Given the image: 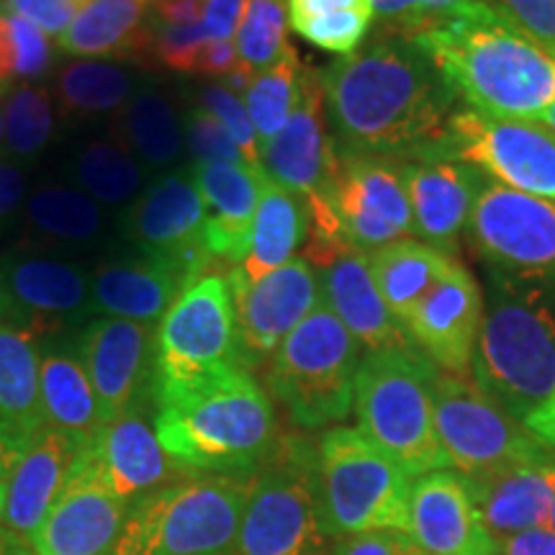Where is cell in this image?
<instances>
[{"instance_id": "6da1fadb", "label": "cell", "mask_w": 555, "mask_h": 555, "mask_svg": "<svg viewBox=\"0 0 555 555\" xmlns=\"http://www.w3.org/2000/svg\"><path fill=\"white\" fill-rule=\"evenodd\" d=\"M337 152L404 159L446 152L455 93L404 37L378 34L319 73Z\"/></svg>"}, {"instance_id": "7a4b0ae2", "label": "cell", "mask_w": 555, "mask_h": 555, "mask_svg": "<svg viewBox=\"0 0 555 555\" xmlns=\"http://www.w3.org/2000/svg\"><path fill=\"white\" fill-rule=\"evenodd\" d=\"M455 99L494 119L540 121L555 103V57L481 0L416 31Z\"/></svg>"}, {"instance_id": "3957f363", "label": "cell", "mask_w": 555, "mask_h": 555, "mask_svg": "<svg viewBox=\"0 0 555 555\" xmlns=\"http://www.w3.org/2000/svg\"><path fill=\"white\" fill-rule=\"evenodd\" d=\"M159 446L185 476L253 474L275 446V412L247 367L234 365L152 397Z\"/></svg>"}, {"instance_id": "277c9868", "label": "cell", "mask_w": 555, "mask_h": 555, "mask_svg": "<svg viewBox=\"0 0 555 555\" xmlns=\"http://www.w3.org/2000/svg\"><path fill=\"white\" fill-rule=\"evenodd\" d=\"M476 386L522 422L555 388V278L491 270L474 352Z\"/></svg>"}, {"instance_id": "5b68a950", "label": "cell", "mask_w": 555, "mask_h": 555, "mask_svg": "<svg viewBox=\"0 0 555 555\" xmlns=\"http://www.w3.org/2000/svg\"><path fill=\"white\" fill-rule=\"evenodd\" d=\"M435 376L409 345L367 352L358 367V429L412 478L450 468L435 427Z\"/></svg>"}, {"instance_id": "8992f818", "label": "cell", "mask_w": 555, "mask_h": 555, "mask_svg": "<svg viewBox=\"0 0 555 555\" xmlns=\"http://www.w3.org/2000/svg\"><path fill=\"white\" fill-rule=\"evenodd\" d=\"M319 489L317 448L304 437H278L247 478L237 543L232 555H335Z\"/></svg>"}, {"instance_id": "52a82bcc", "label": "cell", "mask_w": 555, "mask_h": 555, "mask_svg": "<svg viewBox=\"0 0 555 555\" xmlns=\"http://www.w3.org/2000/svg\"><path fill=\"white\" fill-rule=\"evenodd\" d=\"M247 478L183 476L129 506L108 555H232Z\"/></svg>"}, {"instance_id": "ba28073f", "label": "cell", "mask_w": 555, "mask_h": 555, "mask_svg": "<svg viewBox=\"0 0 555 555\" xmlns=\"http://www.w3.org/2000/svg\"><path fill=\"white\" fill-rule=\"evenodd\" d=\"M358 339L327 304H319L270 360L268 386L301 429L343 422L356 406Z\"/></svg>"}, {"instance_id": "9c48e42d", "label": "cell", "mask_w": 555, "mask_h": 555, "mask_svg": "<svg viewBox=\"0 0 555 555\" xmlns=\"http://www.w3.org/2000/svg\"><path fill=\"white\" fill-rule=\"evenodd\" d=\"M324 515L337 540L363 532H404L414 481L360 429L335 427L317 446Z\"/></svg>"}, {"instance_id": "30bf717a", "label": "cell", "mask_w": 555, "mask_h": 555, "mask_svg": "<svg viewBox=\"0 0 555 555\" xmlns=\"http://www.w3.org/2000/svg\"><path fill=\"white\" fill-rule=\"evenodd\" d=\"M435 427L448 466L470 483L555 461L553 450L486 397L476 380L442 371L435 376Z\"/></svg>"}, {"instance_id": "8fae6325", "label": "cell", "mask_w": 555, "mask_h": 555, "mask_svg": "<svg viewBox=\"0 0 555 555\" xmlns=\"http://www.w3.org/2000/svg\"><path fill=\"white\" fill-rule=\"evenodd\" d=\"M242 365L229 278L208 273L176 298L155 327L152 393L178 391Z\"/></svg>"}, {"instance_id": "7c38bea8", "label": "cell", "mask_w": 555, "mask_h": 555, "mask_svg": "<svg viewBox=\"0 0 555 555\" xmlns=\"http://www.w3.org/2000/svg\"><path fill=\"white\" fill-rule=\"evenodd\" d=\"M442 150L506 189L555 204V134L543 124L461 108L450 116Z\"/></svg>"}, {"instance_id": "4fadbf2b", "label": "cell", "mask_w": 555, "mask_h": 555, "mask_svg": "<svg viewBox=\"0 0 555 555\" xmlns=\"http://www.w3.org/2000/svg\"><path fill=\"white\" fill-rule=\"evenodd\" d=\"M478 258L496 273L555 278V204L483 180L468 221Z\"/></svg>"}, {"instance_id": "5bb4252c", "label": "cell", "mask_w": 555, "mask_h": 555, "mask_svg": "<svg viewBox=\"0 0 555 555\" xmlns=\"http://www.w3.org/2000/svg\"><path fill=\"white\" fill-rule=\"evenodd\" d=\"M332 214L345 245L365 255L414 234L412 206L397 159L337 152Z\"/></svg>"}, {"instance_id": "9a60e30c", "label": "cell", "mask_w": 555, "mask_h": 555, "mask_svg": "<svg viewBox=\"0 0 555 555\" xmlns=\"http://www.w3.org/2000/svg\"><path fill=\"white\" fill-rule=\"evenodd\" d=\"M229 291L242 367L262 365L273 358L283 339L322 301L317 268L307 258L288 260L255 283L232 270Z\"/></svg>"}, {"instance_id": "2e32d148", "label": "cell", "mask_w": 555, "mask_h": 555, "mask_svg": "<svg viewBox=\"0 0 555 555\" xmlns=\"http://www.w3.org/2000/svg\"><path fill=\"white\" fill-rule=\"evenodd\" d=\"M129 504L111 489L93 450L82 446L50 515L31 532L34 555H108Z\"/></svg>"}, {"instance_id": "e0dca14e", "label": "cell", "mask_w": 555, "mask_h": 555, "mask_svg": "<svg viewBox=\"0 0 555 555\" xmlns=\"http://www.w3.org/2000/svg\"><path fill=\"white\" fill-rule=\"evenodd\" d=\"M152 324L119 317H99L82 330L80 360L99 401L101 427L142 409L152 393Z\"/></svg>"}, {"instance_id": "ac0fdd59", "label": "cell", "mask_w": 555, "mask_h": 555, "mask_svg": "<svg viewBox=\"0 0 555 555\" xmlns=\"http://www.w3.org/2000/svg\"><path fill=\"white\" fill-rule=\"evenodd\" d=\"M481 322V288L474 275L455 262L450 273L422 298L420 307L401 322V330L437 371L470 378Z\"/></svg>"}, {"instance_id": "d6986e66", "label": "cell", "mask_w": 555, "mask_h": 555, "mask_svg": "<svg viewBox=\"0 0 555 555\" xmlns=\"http://www.w3.org/2000/svg\"><path fill=\"white\" fill-rule=\"evenodd\" d=\"M409 538L422 555H502V543L483 522L474 483L450 470L414 481Z\"/></svg>"}, {"instance_id": "ffe728a7", "label": "cell", "mask_w": 555, "mask_h": 555, "mask_svg": "<svg viewBox=\"0 0 555 555\" xmlns=\"http://www.w3.org/2000/svg\"><path fill=\"white\" fill-rule=\"evenodd\" d=\"M204 201L193 178L157 180L129 214V234L144 255L178 262L196 278L208 275L217 260L204 240Z\"/></svg>"}, {"instance_id": "44dd1931", "label": "cell", "mask_w": 555, "mask_h": 555, "mask_svg": "<svg viewBox=\"0 0 555 555\" xmlns=\"http://www.w3.org/2000/svg\"><path fill=\"white\" fill-rule=\"evenodd\" d=\"M399 165L412 206L414 234L450 255L468 229L483 183L481 176L474 165L448 152H427Z\"/></svg>"}, {"instance_id": "7402d4cb", "label": "cell", "mask_w": 555, "mask_h": 555, "mask_svg": "<svg viewBox=\"0 0 555 555\" xmlns=\"http://www.w3.org/2000/svg\"><path fill=\"white\" fill-rule=\"evenodd\" d=\"M5 319L34 337L57 332L65 319L78 317L90 304V283L82 270L60 260L16 258L0 270Z\"/></svg>"}, {"instance_id": "603a6c76", "label": "cell", "mask_w": 555, "mask_h": 555, "mask_svg": "<svg viewBox=\"0 0 555 555\" xmlns=\"http://www.w3.org/2000/svg\"><path fill=\"white\" fill-rule=\"evenodd\" d=\"M266 172L247 163H201L193 183L204 201V240L217 262L240 266L258 211Z\"/></svg>"}, {"instance_id": "cb8c5ba5", "label": "cell", "mask_w": 555, "mask_h": 555, "mask_svg": "<svg viewBox=\"0 0 555 555\" xmlns=\"http://www.w3.org/2000/svg\"><path fill=\"white\" fill-rule=\"evenodd\" d=\"M317 270L324 304L335 311V317L358 339L360 347L376 352L406 345L404 330L388 311L365 253L345 247L317 266Z\"/></svg>"}, {"instance_id": "d4e9b609", "label": "cell", "mask_w": 555, "mask_h": 555, "mask_svg": "<svg viewBox=\"0 0 555 555\" xmlns=\"http://www.w3.org/2000/svg\"><path fill=\"white\" fill-rule=\"evenodd\" d=\"M88 448L93 450L111 489L129 506L185 476L159 446L155 422H150L142 409L103 425Z\"/></svg>"}, {"instance_id": "484cf974", "label": "cell", "mask_w": 555, "mask_h": 555, "mask_svg": "<svg viewBox=\"0 0 555 555\" xmlns=\"http://www.w3.org/2000/svg\"><path fill=\"white\" fill-rule=\"evenodd\" d=\"M80 450V442L69 435L47 425L41 427L13 463L0 522L29 540L31 532L50 515Z\"/></svg>"}, {"instance_id": "4316f807", "label": "cell", "mask_w": 555, "mask_h": 555, "mask_svg": "<svg viewBox=\"0 0 555 555\" xmlns=\"http://www.w3.org/2000/svg\"><path fill=\"white\" fill-rule=\"evenodd\" d=\"M196 278L178 262L144 255L139 260L108 262L90 281V307L108 317L157 327L176 298Z\"/></svg>"}, {"instance_id": "83f0119b", "label": "cell", "mask_w": 555, "mask_h": 555, "mask_svg": "<svg viewBox=\"0 0 555 555\" xmlns=\"http://www.w3.org/2000/svg\"><path fill=\"white\" fill-rule=\"evenodd\" d=\"M39 363L37 337L0 317V455L11 468L21 450L47 425Z\"/></svg>"}, {"instance_id": "f1b7e54d", "label": "cell", "mask_w": 555, "mask_h": 555, "mask_svg": "<svg viewBox=\"0 0 555 555\" xmlns=\"http://www.w3.org/2000/svg\"><path fill=\"white\" fill-rule=\"evenodd\" d=\"M147 18L150 5L142 0H86L57 44L75 57H144L150 47Z\"/></svg>"}, {"instance_id": "f546056e", "label": "cell", "mask_w": 555, "mask_h": 555, "mask_svg": "<svg viewBox=\"0 0 555 555\" xmlns=\"http://www.w3.org/2000/svg\"><path fill=\"white\" fill-rule=\"evenodd\" d=\"M309 237V206L307 201L262 178L258 211H255L253 232L245 260L234 268V273L247 283L260 281L288 260H294L296 249Z\"/></svg>"}, {"instance_id": "4dcf8cb0", "label": "cell", "mask_w": 555, "mask_h": 555, "mask_svg": "<svg viewBox=\"0 0 555 555\" xmlns=\"http://www.w3.org/2000/svg\"><path fill=\"white\" fill-rule=\"evenodd\" d=\"M553 466H527L474 483L483 522L499 543L527 530H545L553 506Z\"/></svg>"}, {"instance_id": "1f68e13d", "label": "cell", "mask_w": 555, "mask_h": 555, "mask_svg": "<svg viewBox=\"0 0 555 555\" xmlns=\"http://www.w3.org/2000/svg\"><path fill=\"white\" fill-rule=\"evenodd\" d=\"M367 260L380 296L399 327L457 262L453 255L420 240L393 242L367 255Z\"/></svg>"}, {"instance_id": "d6a6232c", "label": "cell", "mask_w": 555, "mask_h": 555, "mask_svg": "<svg viewBox=\"0 0 555 555\" xmlns=\"http://www.w3.org/2000/svg\"><path fill=\"white\" fill-rule=\"evenodd\" d=\"M39 391L47 427L60 429L80 446H88L99 435V401L78 356L65 350L44 352L39 363Z\"/></svg>"}, {"instance_id": "836d02e7", "label": "cell", "mask_w": 555, "mask_h": 555, "mask_svg": "<svg viewBox=\"0 0 555 555\" xmlns=\"http://www.w3.org/2000/svg\"><path fill=\"white\" fill-rule=\"evenodd\" d=\"M288 21L309 44L345 57L371 31L376 11L373 0H288Z\"/></svg>"}, {"instance_id": "e575fe53", "label": "cell", "mask_w": 555, "mask_h": 555, "mask_svg": "<svg viewBox=\"0 0 555 555\" xmlns=\"http://www.w3.org/2000/svg\"><path fill=\"white\" fill-rule=\"evenodd\" d=\"M304 75H307V69L298 62L294 47H288L275 65L253 75V80L247 82L245 108L260 142L275 137L286 127L298 99H301Z\"/></svg>"}, {"instance_id": "d590c367", "label": "cell", "mask_w": 555, "mask_h": 555, "mask_svg": "<svg viewBox=\"0 0 555 555\" xmlns=\"http://www.w3.org/2000/svg\"><path fill=\"white\" fill-rule=\"evenodd\" d=\"M124 142L147 165L163 168L183 150V129H180L176 108L159 93H139L129 99L121 116Z\"/></svg>"}, {"instance_id": "8d00e7d4", "label": "cell", "mask_w": 555, "mask_h": 555, "mask_svg": "<svg viewBox=\"0 0 555 555\" xmlns=\"http://www.w3.org/2000/svg\"><path fill=\"white\" fill-rule=\"evenodd\" d=\"M288 0H245L234 50H237L242 73L258 75L275 65L288 50Z\"/></svg>"}, {"instance_id": "74e56055", "label": "cell", "mask_w": 555, "mask_h": 555, "mask_svg": "<svg viewBox=\"0 0 555 555\" xmlns=\"http://www.w3.org/2000/svg\"><path fill=\"white\" fill-rule=\"evenodd\" d=\"M57 99L67 114H106L129 103L131 80L121 67L108 65V62L80 60L62 69Z\"/></svg>"}, {"instance_id": "f35d334b", "label": "cell", "mask_w": 555, "mask_h": 555, "mask_svg": "<svg viewBox=\"0 0 555 555\" xmlns=\"http://www.w3.org/2000/svg\"><path fill=\"white\" fill-rule=\"evenodd\" d=\"M31 224L57 240L82 242L101 227L99 206L86 193L69 189H41L29 201Z\"/></svg>"}, {"instance_id": "ab89813d", "label": "cell", "mask_w": 555, "mask_h": 555, "mask_svg": "<svg viewBox=\"0 0 555 555\" xmlns=\"http://www.w3.org/2000/svg\"><path fill=\"white\" fill-rule=\"evenodd\" d=\"M80 185L103 204H119L137 193L142 172L127 150L111 142L88 144L78 157Z\"/></svg>"}, {"instance_id": "60d3db41", "label": "cell", "mask_w": 555, "mask_h": 555, "mask_svg": "<svg viewBox=\"0 0 555 555\" xmlns=\"http://www.w3.org/2000/svg\"><path fill=\"white\" fill-rule=\"evenodd\" d=\"M5 144L16 157H34L52 137V103L47 90L21 86L11 90L3 108Z\"/></svg>"}, {"instance_id": "b9f144b4", "label": "cell", "mask_w": 555, "mask_h": 555, "mask_svg": "<svg viewBox=\"0 0 555 555\" xmlns=\"http://www.w3.org/2000/svg\"><path fill=\"white\" fill-rule=\"evenodd\" d=\"M470 0H373V11L380 24V34L393 37H414L437 21L448 18Z\"/></svg>"}, {"instance_id": "7bdbcfd3", "label": "cell", "mask_w": 555, "mask_h": 555, "mask_svg": "<svg viewBox=\"0 0 555 555\" xmlns=\"http://www.w3.org/2000/svg\"><path fill=\"white\" fill-rule=\"evenodd\" d=\"M201 103L229 131V137L234 139V144L245 155V163L253 165V168H260V139L253 121H249L245 101L229 86H211L201 93Z\"/></svg>"}, {"instance_id": "ee69618b", "label": "cell", "mask_w": 555, "mask_h": 555, "mask_svg": "<svg viewBox=\"0 0 555 555\" xmlns=\"http://www.w3.org/2000/svg\"><path fill=\"white\" fill-rule=\"evenodd\" d=\"M555 57V0H481Z\"/></svg>"}, {"instance_id": "f6af8a7d", "label": "cell", "mask_w": 555, "mask_h": 555, "mask_svg": "<svg viewBox=\"0 0 555 555\" xmlns=\"http://www.w3.org/2000/svg\"><path fill=\"white\" fill-rule=\"evenodd\" d=\"M189 147L201 163H245L234 139L221 127L217 116L206 108H196L189 119Z\"/></svg>"}, {"instance_id": "bcb514c9", "label": "cell", "mask_w": 555, "mask_h": 555, "mask_svg": "<svg viewBox=\"0 0 555 555\" xmlns=\"http://www.w3.org/2000/svg\"><path fill=\"white\" fill-rule=\"evenodd\" d=\"M0 9L9 16L31 21L47 37L60 39L82 9V0H0Z\"/></svg>"}, {"instance_id": "7dc6e473", "label": "cell", "mask_w": 555, "mask_h": 555, "mask_svg": "<svg viewBox=\"0 0 555 555\" xmlns=\"http://www.w3.org/2000/svg\"><path fill=\"white\" fill-rule=\"evenodd\" d=\"M18 39V80H39L52 67V44L44 31L37 29L31 21L13 16Z\"/></svg>"}, {"instance_id": "c3c4849f", "label": "cell", "mask_w": 555, "mask_h": 555, "mask_svg": "<svg viewBox=\"0 0 555 555\" xmlns=\"http://www.w3.org/2000/svg\"><path fill=\"white\" fill-rule=\"evenodd\" d=\"M335 555H422V551L404 532H363L339 540Z\"/></svg>"}, {"instance_id": "681fc988", "label": "cell", "mask_w": 555, "mask_h": 555, "mask_svg": "<svg viewBox=\"0 0 555 555\" xmlns=\"http://www.w3.org/2000/svg\"><path fill=\"white\" fill-rule=\"evenodd\" d=\"M196 73L204 75H221V78H232L242 73L237 50H234V39H211L206 41L201 50ZM245 75V73H242ZM249 78V75H247Z\"/></svg>"}, {"instance_id": "f907efd6", "label": "cell", "mask_w": 555, "mask_h": 555, "mask_svg": "<svg viewBox=\"0 0 555 555\" xmlns=\"http://www.w3.org/2000/svg\"><path fill=\"white\" fill-rule=\"evenodd\" d=\"M245 0H206L204 29L208 39H234Z\"/></svg>"}, {"instance_id": "816d5d0a", "label": "cell", "mask_w": 555, "mask_h": 555, "mask_svg": "<svg viewBox=\"0 0 555 555\" xmlns=\"http://www.w3.org/2000/svg\"><path fill=\"white\" fill-rule=\"evenodd\" d=\"M18 80V39L16 21L0 11V90H11Z\"/></svg>"}, {"instance_id": "f5cc1de1", "label": "cell", "mask_w": 555, "mask_h": 555, "mask_svg": "<svg viewBox=\"0 0 555 555\" xmlns=\"http://www.w3.org/2000/svg\"><path fill=\"white\" fill-rule=\"evenodd\" d=\"M502 555H555V535L547 530H527L502 540Z\"/></svg>"}, {"instance_id": "db71d44e", "label": "cell", "mask_w": 555, "mask_h": 555, "mask_svg": "<svg viewBox=\"0 0 555 555\" xmlns=\"http://www.w3.org/2000/svg\"><path fill=\"white\" fill-rule=\"evenodd\" d=\"M525 427L530 429L538 440H543L545 446L555 453V388L551 391V397H547L535 412L527 416Z\"/></svg>"}, {"instance_id": "11a10c76", "label": "cell", "mask_w": 555, "mask_h": 555, "mask_svg": "<svg viewBox=\"0 0 555 555\" xmlns=\"http://www.w3.org/2000/svg\"><path fill=\"white\" fill-rule=\"evenodd\" d=\"M24 198V178L13 165L0 163V217L11 214Z\"/></svg>"}, {"instance_id": "9f6ffc18", "label": "cell", "mask_w": 555, "mask_h": 555, "mask_svg": "<svg viewBox=\"0 0 555 555\" xmlns=\"http://www.w3.org/2000/svg\"><path fill=\"white\" fill-rule=\"evenodd\" d=\"M0 555H34L26 538H21L18 532H13L11 527L0 522Z\"/></svg>"}, {"instance_id": "6f0895ef", "label": "cell", "mask_w": 555, "mask_h": 555, "mask_svg": "<svg viewBox=\"0 0 555 555\" xmlns=\"http://www.w3.org/2000/svg\"><path fill=\"white\" fill-rule=\"evenodd\" d=\"M9 476H11V466L5 463V457L0 455V519H3V509H5V489H9Z\"/></svg>"}, {"instance_id": "680465c9", "label": "cell", "mask_w": 555, "mask_h": 555, "mask_svg": "<svg viewBox=\"0 0 555 555\" xmlns=\"http://www.w3.org/2000/svg\"><path fill=\"white\" fill-rule=\"evenodd\" d=\"M538 124H543V127L545 129H551L553 131V134H555V103H553V106L551 108H547L545 111V114L543 116H540V121Z\"/></svg>"}, {"instance_id": "91938a15", "label": "cell", "mask_w": 555, "mask_h": 555, "mask_svg": "<svg viewBox=\"0 0 555 555\" xmlns=\"http://www.w3.org/2000/svg\"><path fill=\"white\" fill-rule=\"evenodd\" d=\"M11 90H0V103H5ZM5 142V121H3V108H0V144Z\"/></svg>"}, {"instance_id": "94428289", "label": "cell", "mask_w": 555, "mask_h": 555, "mask_svg": "<svg viewBox=\"0 0 555 555\" xmlns=\"http://www.w3.org/2000/svg\"><path fill=\"white\" fill-rule=\"evenodd\" d=\"M553 486H555V466H553ZM547 532H553L555 535V494H553V506H551V517H547Z\"/></svg>"}, {"instance_id": "6125c7cd", "label": "cell", "mask_w": 555, "mask_h": 555, "mask_svg": "<svg viewBox=\"0 0 555 555\" xmlns=\"http://www.w3.org/2000/svg\"><path fill=\"white\" fill-rule=\"evenodd\" d=\"M0 317L5 319V298H3V288H0Z\"/></svg>"}, {"instance_id": "be15d7a7", "label": "cell", "mask_w": 555, "mask_h": 555, "mask_svg": "<svg viewBox=\"0 0 555 555\" xmlns=\"http://www.w3.org/2000/svg\"><path fill=\"white\" fill-rule=\"evenodd\" d=\"M142 3H147V5H150V3H157V0H142Z\"/></svg>"}]
</instances>
